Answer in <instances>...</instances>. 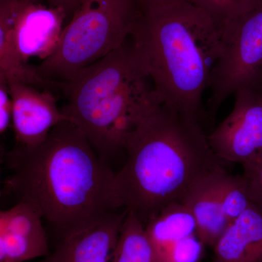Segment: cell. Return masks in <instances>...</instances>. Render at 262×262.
<instances>
[{
	"label": "cell",
	"mask_w": 262,
	"mask_h": 262,
	"mask_svg": "<svg viewBox=\"0 0 262 262\" xmlns=\"http://www.w3.org/2000/svg\"><path fill=\"white\" fill-rule=\"evenodd\" d=\"M5 163V188L35 206L62 237L119 210L112 196L115 173L70 120L37 145L15 146Z\"/></svg>",
	"instance_id": "6da1fadb"
},
{
	"label": "cell",
	"mask_w": 262,
	"mask_h": 262,
	"mask_svg": "<svg viewBox=\"0 0 262 262\" xmlns=\"http://www.w3.org/2000/svg\"><path fill=\"white\" fill-rule=\"evenodd\" d=\"M127 158L115 173L117 209L134 212L146 225L165 207L182 202L202 179L225 170L201 122L163 104L127 136Z\"/></svg>",
	"instance_id": "7a4b0ae2"
},
{
	"label": "cell",
	"mask_w": 262,
	"mask_h": 262,
	"mask_svg": "<svg viewBox=\"0 0 262 262\" xmlns=\"http://www.w3.org/2000/svg\"><path fill=\"white\" fill-rule=\"evenodd\" d=\"M130 37L163 104L201 122L223 29L187 0H160L139 8Z\"/></svg>",
	"instance_id": "3957f363"
},
{
	"label": "cell",
	"mask_w": 262,
	"mask_h": 262,
	"mask_svg": "<svg viewBox=\"0 0 262 262\" xmlns=\"http://www.w3.org/2000/svg\"><path fill=\"white\" fill-rule=\"evenodd\" d=\"M61 89L68 101L62 111L106 161L124 149L127 136L163 104L127 42L62 82Z\"/></svg>",
	"instance_id": "277c9868"
},
{
	"label": "cell",
	"mask_w": 262,
	"mask_h": 262,
	"mask_svg": "<svg viewBox=\"0 0 262 262\" xmlns=\"http://www.w3.org/2000/svg\"><path fill=\"white\" fill-rule=\"evenodd\" d=\"M138 13L136 0H84L63 28L56 51L36 71L47 80H72L127 42Z\"/></svg>",
	"instance_id": "5b68a950"
},
{
	"label": "cell",
	"mask_w": 262,
	"mask_h": 262,
	"mask_svg": "<svg viewBox=\"0 0 262 262\" xmlns=\"http://www.w3.org/2000/svg\"><path fill=\"white\" fill-rule=\"evenodd\" d=\"M210 80L208 105L214 115L225 100L244 89L262 86V0L248 14L232 24Z\"/></svg>",
	"instance_id": "8992f818"
},
{
	"label": "cell",
	"mask_w": 262,
	"mask_h": 262,
	"mask_svg": "<svg viewBox=\"0 0 262 262\" xmlns=\"http://www.w3.org/2000/svg\"><path fill=\"white\" fill-rule=\"evenodd\" d=\"M67 14L40 0H0V24L10 29L20 58L28 64L31 58L45 61L59 44Z\"/></svg>",
	"instance_id": "52a82bcc"
},
{
	"label": "cell",
	"mask_w": 262,
	"mask_h": 262,
	"mask_svg": "<svg viewBox=\"0 0 262 262\" xmlns=\"http://www.w3.org/2000/svg\"><path fill=\"white\" fill-rule=\"evenodd\" d=\"M234 96L232 112L208 141L224 163L244 165L262 157V92L244 89Z\"/></svg>",
	"instance_id": "ba28073f"
},
{
	"label": "cell",
	"mask_w": 262,
	"mask_h": 262,
	"mask_svg": "<svg viewBox=\"0 0 262 262\" xmlns=\"http://www.w3.org/2000/svg\"><path fill=\"white\" fill-rule=\"evenodd\" d=\"M13 102L12 127L17 145L40 144L53 127L69 117L60 110L51 90L22 82H8Z\"/></svg>",
	"instance_id": "9c48e42d"
},
{
	"label": "cell",
	"mask_w": 262,
	"mask_h": 262,
	"mask_svg": "<svg viewBox=\"0 0 262 262\" xmlns=\"http://www.w3.org/2000/svg\"><path fill=\"white\" fill-rule=\"evenodd\" d=\"M44 220L31 203L0 212V262H24L50 254Z\"/></svg>",
	"instance_id": "30bf717a"
},
{
	"label": "cell",
	"mask_w": 262,
	"mask_h": 262,
	"mask_svg": "<svg viewBox=\"0 0 262 262\" xmlns=\"http://www.w3.org/2000/svg\"><path fill=\"white\" fill-rule=\"evenodd\" d=\"M127 213L111 212L92 225L66 234L42 262H111Z\"/></svg>",
	"instance_id": "8fae6325"
},
{
	"label": "cell",
	"mask_w": 262,
	"mask_h": 262,
	"mask_svg": "<svg viewBox=\"0 0 262 262\" xmlns=\"http://www.w3.org/2000/svg\"><path fill=\"white\" fill-rule=\"evenodd\" d=\"M226 170L202 179L187 193L182 203L192 212L196 222L198 237L205 246L213 248L230 223L221 203L220 189Z\"/></svg>",
	"instance_id": "7c38bea8"
},
{
	"label": "cell",
	"mask_w": 262,
	"mask_h": 262,
	"mask_svg": "<svg viewBox=\"0 0 262 262\" xmlns=\"http://www.w3.org/2000/svg\"><path fill=\"white\" fill-rule=\"evenodd\" d=\"M213 248L211 262H262V207L251 203Z\"/></svg>",
	"instance_id": "4fadbf2b"
},
{
	"label": "cell",
	"mask_w": 262,
	"mask_h": 262,
	"mask_svg": "<svg viewBox=\"0 0 262 262\" xmlns=\"http://www.w3.org/2000/svg\"><path fill=\"white\" fill-rule=\"evenodd\" d=\"M145 229L155 256L177 241L198 234L195 219L182 202L164 208L146 224Z\"/></svg>",
	"instance_id": "5bb4252c"
},
{
	"label": "cell",
	"mask_w": 262,
	"mask_h": 262,
	"mask_svg": "<svg viewBox=\"0 0 262 262\" xmlns=\"http://www.w3.org/2000/svg\"><path fill=\"white\" fill-rule=\"evenodd\" d=\"M111 262H157L145 225L134 212L127 211Z\"/></svg>",
	"instance_id": "9a60e30c"
},
{
	"label": "cell",
	"mask_w": 262,
	"mask_h": 262,
	"mask_svg": "<svg viewBox=\"0 0 262 262\" xmlns=\"http://www.w3.org/2000/svg\"><path fill=\"white\" fill-rule=\"evenodd\" d=\"M227 29L256 8L261 0H187Z\"/></svg>",
	"instance_id": "2e32d148"
},
{
	"label": "cell",
	"mask_w": 262,
	"mask_h": 262,
	"mask_svg": "<svg viewBox=\"0 0 262 262\" xmlns=\"http://www.w3.org/2000/svg\"><path fill=\"white\" fill-rule=\"evenodd\" d=\"M220 198L224 213L230 224L239 218L253 203L242 176H234L227 172L222 179Z\"/></svg>",
	"instance_id": "e0dca14e"
},
{
	"label": "cell",
	"mask_w": 262,
	"mask_h": 262,
	"mask_svg": "<svg viewBox=\"0 0 262 262\" xmlns=\"http://www.w3.org/2000/svg\"><path fill=\"white\" fill-rule=\"evenodd\" d=\"M205 247L198 234H194L177 241L155 257L157 262H201Z\"/></svg>",
	"instance_id": "ac0fdd59"
},
{
	"label": "cell",
	"mask_w": 262,
	"mask_h": 262,
	"mask_svg": "<svg viewBox=\"0 0 262 262\" xmlns=\"http://www.w3.org/2000/svg\"><path fill=\"white\" fill-rule=\"evenodd\" d=\"M243 165L244 178L253 203L262 207V157Z\"/></svg>",
	"instance_id": "d6986e66"
},
{
	"label": "cell",
	"mask_w": 262,
	"mask_h": 262,
	"mask_svg": "<svg viewBox=\"0 0 262 262\" xmlns=\"http://www.w3.org/2000/svg\"><path fill=\"white\" fill-rule=\"evenodd\" d=\"M13 102L9 85L4 77H0V133L4 134L12 127Z\"/></svg>",
	"instance_id": "ffe728a7"
},
{
	"label": "cell",
	"mask_w": 262,
	"mask_h": 262,
	"mask_svg": "<svg viewBox=\"0 0 262 262\" xmlns=\"http://www.w3.org/2000/svg\"><path fill=\"white\" fill-rule=\"evenodd\" d=\"M50 6L57 7L65 10L67 16L73 15L84 0H46Z\"/></svg>",
	"instance_id": "44dd1931"
},
{
	"label": "cell",
	"mask_w": 262,
	"mask_h": 262,
	"mask_svg": "<svg viewBox=\"0 0 262 262\" xmlns=\"http://www.w3.org/2000/svg\"><path fill=\"white\" fill-rule=\"evenodd\" d=\"M158 1H160V0H136V3H137L138 7H139V8Z\"/></svg>",
	"instance_id": "7402d4cb"
},
{
	"label": "cell",
	"mask_w": 262,
	"mask_h": 262,
	"mask_svg": "<svg viewBox=\"0 0 262 262\" xmlns=\"http://www.w3.org/2000/svg\"><path fill=\"white\" fill-rule=\"evenodd\" d=\"M261 92H262V86H261Z\"/></svg>",
	"instance_id": "603a6c76"
}]
</instances>
